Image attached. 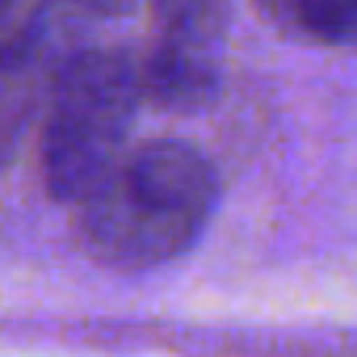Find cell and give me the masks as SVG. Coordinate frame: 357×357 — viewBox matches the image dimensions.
<instances>
[{"mask_svg": "<svg viewBox=\"0 0 357 357\" xmlns=\"http://www.w3.org/2000/svg\"><path fill=\"white\" fill-rule=\"evenodd\" d=\"M257 13L298 43L357 47V0H252Z\"/></svg>", "mask_w": 357, "mask_h": 357, "instance_id": "obj_4", "label": "cell"}, {"mask_svg": "<svg viewBox=\"0 0 357 357\" xmlns=\"http://www.w3.org/2000/svg\"><path fill=\"white\" fill-rule=\"evenodd\" d=\"M215 198V168L198 147L147 139L76 202V244L101 269L147 273L202 236Z\"/></svg>", "mask_w": 357, "mask_h": 357, "instance_id": "obj_1", "label": "cell"}, {"mask_svg": "<svg viewBox=\"0 0 357 357\" xmlns=\"http://www.w3.org/2000/svg\"><path fill=\"white\" fill-rule=\"evenodd\" d=\"M143 97V68L126 51L89 47L55 72L38 139L43 185L55 202L76 206L126 155Z\"/></svg>", "mask_w": 357, "mask_h": 357, "instance_id": "obj_2", "label": "cell"}, {"mask_svg": "<svg viewBox=\"0 0 357 357\" xmlns=\"http://www.w3.org/2000/svg\"><path fill=\"white\" fill-rule=\"evenodd\" d=\"M68 5H76L84 13H97V17H126L135 9V0H68Z\"/></svg>", "mask_w": 357, "mask_h": 357, "instance_id": "obj_5", "label": "cell"}, {"mask_svg": "<svg viewBox=\"0 0 357 357\" xmlns=\"http://www.w3.org/2000/svg\"><path fill=\"white\" fill-rule=\"evenodd\" d=\"M223 0H151L147 47H143V89L160 109H202L223 72Z\"/></svg>", "mask_w": 357, "mask_h": 357, "instance_id": "obj_3", "label": "cell"}]
</instances>
